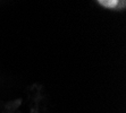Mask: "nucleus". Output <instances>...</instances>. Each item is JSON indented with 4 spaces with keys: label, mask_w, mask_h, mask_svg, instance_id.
Wrapping results in <instances>:
<instances>
[{
    "label": "nucleus",
    "mask_w": 126,
    "mask_h": 113,
    "mask_svg": "<svg viewBox=\"0 0 126 113\" xmlns=\"http://www.w3.org/2000/svg\"><path fill=\"white\" fill-rule=\"evenodd\" d=\"M97 1L107 9H123L125 7V0H97Z\"/></svg>",
    "instance_id": "1"
}]
</instances>
